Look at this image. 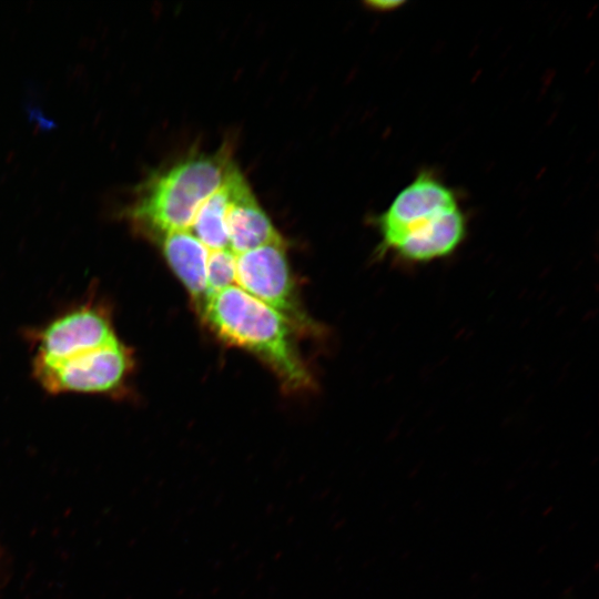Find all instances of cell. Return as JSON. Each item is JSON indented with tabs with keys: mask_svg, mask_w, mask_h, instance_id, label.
<instances>
[{
	"mask_svg": "<svg viewBox=\"0 0 599 599\" xmlns=\"http://www.w3.org/2000/svg\"><path fill=\"white\" fill-rule=\"evenodd\" d=\"M229 250L235 255L270 244H284L272 221L246 183L235 196L226 216Z\"/></svg>",
	"mask_w": 599,
	"mask_h": 599,
	"instance_id": "obj_8",
	"label": "cell"
},
{
	"mask_svg": "<svg viewBox=\"0 0 599 599\" xmlns=\"http://www.w3.org/2000/svg\"><path fill=\"white\" fill-rule=\"evenodd\" d=\"M153 240L158 242L173 273L201 309L209 296L206 278L210 250L190 231L165 233Z\"/></svg>",
	"mask_w": 599,
	"mask_h": 599,
	"instance_id": "obj_7",
	"label": "cell"
},
{
	"mask_svg": "<svg viewBox=\"0 0 599 599\" xmlns=\"http://www.w3.org/2000/svg\"><path fill=\"white\" fill-rule=\"evenodd\" d=\"M238 287L284 315L295 327L312 323L301 307L284 244L264 245L236 255Z\"/></svg>",
	"mask_w": 599,
	"mask_h": 599,
	"instance_id": "obj_5",
	"label": "cell"
},
{
	"mask_svg": "<svg viewBox=\"0 0 599 599\" xmlns=\"http://www.w3.org/2000/svg\"><path fill=\"white\" fill-rule=\"evenodd\" d=\"M235 277L236 255L229 248L212 251L207 260L209 295L232 286Z\"/></svg>",
	"mask_w": 599,
	"mask_h": 599,
	"instance_id": "obj_10",
	"label": "cell"
},
{
	"mask_svg": "<svg viewBox=\"0 0 599 599\" xmlns=\"http://www.w3.org/2000/svg\"><path fill=\"white\" fill-rule=\"evenodd\" d=\"M379 251L410 264L454 254L467 235V221L455 193L420 172L377 219Z\"/></svg>",
	"mask_w": 599,
	"mask_h": 599,
	"instance_id": "obj_1",
	"label": "cell"
},
{
	"mask_svg": "<svg viewBox=\"0 0 599 599\" xmlns=\"http://www.w3.org/2000/svg\"><path fill=\"white\" fill-rule=\"evenodd\" d=\"M246 183L245 177L233 163L221 186L199 207L189 231L209 250L229 248L227 212Z\"/></svg>",
	"mask_w": 599,
	"mask_h": 599,
	"instance_id": "obj_9",
	"label": "cell"
},
{
	"mask_svg": "<svg viewBox=\"0 0 599 599\" xmlns=\"http://www.w3.org/2000/svg\"><path fill=\"white\" fill-rule=\"evenodd\" d=\"M232 164L226 151L179 161L151 175L124 215L151 238L189 231L199 207L221 186Z\"/></svg>",
	"mask_w": 599,
	"mask_h": 599,
	"instance_id": "obj_3",
	"label": "cell"
},
{
	"mask_svg": "<svg viewBox=\"0 0 599 599\" xmlns=\"http://www.w3.org/2000/svg\"><path fill=\"white\" fill-rule=\"evenodd\" d=\"M118 338L110 316L83 305L52 321L38 335L33 363L52 362Z\"/></svg>",
	"mask_w": 599,
	"mask_h": 599,
	"instance_id": "obj_6",
	"label": "cell"
},
{
	"mask_svg": "<svg viewBox=\"0 0 599 599\" xmlns=\"http://www.w3.org/2000/svg\"><path fill=\"white\" fill-rule=\"evenodd\" d=\"M133 362L118 338L79 351L64 358L33 363V373L50 393H112L121 388Z\"/></svg>",
	"mask_w": 599,
	"mask_h": 599,
	"instance_id": "obj_4",
	"label": "cell"
},
{
	"mask_svg": "<svg viewBox=\"0 0 599 599\" xmlns=\"http://www.w3.org/2000/svg\"><path fill=\"white\" fill-rule=\"evenodd\" d=\"M200 311L221 339L258 356L288 388L311 385L295 344V326L276 309L232 285L209 295Z\"/></svg>",
	"mask_w": 599,
	"mask_h": 599,
	"instance_id": "obj_2",
	"label": "cell"
}]
</instances>
